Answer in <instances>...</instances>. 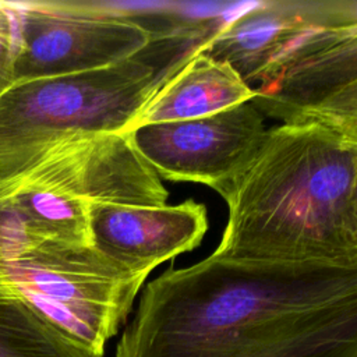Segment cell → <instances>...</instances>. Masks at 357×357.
Wrapping results in <instances>:
<instances>
[{"instance_id": "obj_1", "label": "cell", "mask_w": 357, "mask_h": 357, "mask_svg": "<svg viewBox=\"0 0 357 357\" xmlns=\"http://www.w3.org/2000/svg\"><path fill=\"white\" fill-rule=\"evenodd\" d=\"M357 350V262L211 254L145 284L114 357H280Z\"/></svg>"}, {"instance_id": "obj_2", "label": "cell", "mask_w": 357, "mask_h": 357, "mask_svg": "<svg viewBox=\"0 0 357 357\" xmlns=\"http://www.w3.org/2000/svg\"><path fill=\"white\" fill-rule=\"evenodd\" d=\"M220 195L229 218L219 257L357 262V135L275 126Z\"/></svg>"}, {"instance_id": "obj_3", "label": "cell", "mask_w": 357, "mask_h": 357, "mask_svg": "<svg viewBox=\"0 0 357 357\" xmlns=\"http://www.w3.org/2000/svg\"><path fill=\"white\" fill-rule=\"evenodd\" d=\"M212 33L209 24L185 22L114 66L14 82L0 95V188L64 137L124 134L142 105Z\"/></svg>"}, {"instance_id": "obj_4", "label": "cell", "mask_w": 357, "mask_h": 357, "mask_svg": "<svg viewBox=\"0 0 357 357\" xmlns=\"http://www.w3.org/2000/svg\"><path fill=\"white\" fill-rule=\"evenodd\" d=\"M0 276L31 308L98 353L120 331L148 278L93 247L42 237L7 197H0Z\"/></svg>"}, {"instance_id": "obj_5", "label": "cell", "mask_w": 357, "mask_h": 357, "mask_svg": "<svg viewBox=\"0 0 357 357\" xmlns=\"http://www.w3.org/2000/svg\"><path fill=\"white\" fill-rule=\"evenodd\" d=\"M14 26V82L99 70L146 47L170 13L132 17L102 1H4Z\"/></svg>"}, {"instance_id": "obj_6", "label": "cell", "mask_w": 357, "mask_h": 357, "mask_svg": "<svg viewBox=\"0 0 357 357\" xmlns=\"http://www.w3.org/2000/svg\"><path fill=\"white\" fill-rule=\"evenodd\" d=\"M262 113L250 102L212 116L145 124L126 132L159 178L199 183L222 192L261 146Z\"/></svg>"}, {"instance_id": "obj_7", "label": "cell", "mask_w": 357, "mask_h": 357, "mask_svg": "<svg viewBox=\"0 0 357 357\" xmlns=\"http://www.w3.org/2000/svg\"><path fill=\"white\" fill-rule=\"evenodd\" d=\"M252 91L250 103L282 124L357 135V28L294 57Z\"/></svg>"}, {"instance_id": "obj_8", "label": "cell", "mask_w": 357, "mask_h": 357, "mask_svg": "<svg viewBox=\"0 0 357 357\" xmlns=\"http://www.w3.org/2000/svg\"><path fill=\"white\" fill-rule=\"evenodd\" d=\"M88 220L95 250L144 275L194 250L208 230L206 209L192 199L160 206L92 202Z\"/></svg>"}, {"instance_id": "obj_9", "label": "cell", "mask_w": 357, "mask_h": 357, "mask_svg": "<svg viewBox=\"0 0 357 357\" xmlns=\"http://www.w3.org/2000/svg\"><path fill=\"white\" fill-rule=\"evenodd\" d=\"M254 95V91L229 64L199 50L142 105L126 132L145 124L212 116L250 102Z\"/></svg>"}, {"instance_id": "obj_10", "label": "cell", "mask_w": 357, "mask_h": 357, "mask_svg": "<svg viewBox=\"0 0 357 357\" xmlns=\"http://www.w3.org/2000/svg\"><path fill=\"white\" fill-rule=\"evenodd\" d=\"M301 7L303 0H261L243 18L218 31L201 52L229 64L251 88Z\"/></svg>"}, {"instance_id": "obj_11", "label": "cell", "mask_w": 357, "mask_h": 357, "mask_svg": "<svg viewBox=\"0 0 357 357\" xmlns=\"http://www.w3.org/2000/svg\"><path fill=\"white\" fill-rule=\"evenodd\" d=\"M0 357H105V353L49 322L0 276Z\"/></svg>"}, {"instance_id": "obj_12", "label": "cell", "mask_w": 357, "mask_h": 357, "mask_svg": "<svg viewBox=\"0 0 357 357\" xmlns=\"http://www.w3.org/2000/svg\"><path fill=\"white\" fill-rule=\"evenodd\" d=\"M14 26L4 1H0V95L14 84Z\"/></svg>"}]
</instances>
